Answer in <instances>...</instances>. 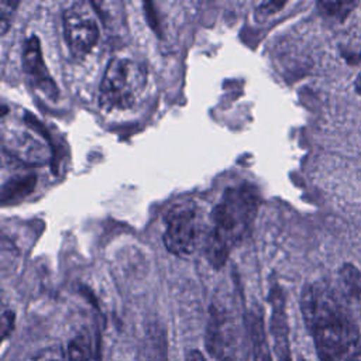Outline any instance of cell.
<instances>
[{"label":"cell","mask_w":361,"mask_h":361,"mask_svg":"<svg viewBox=\"0 0 361 361\" xmlns=\"http://www.w3.org/2000/svg\"><path fill=\"white\" fill-rule=\"evenodd\" d=\"M65 39L73 55L89 54L99 41L100 28L92 6L86 1H76L65 8L62 14Z\"/></svg>","instance_id":"cell-5"},{"label":"cell","mask_w":361,"mask_h":361,"mask_svg":"<svg viewBox=\"0 0 361 361\" xmlns=\"http://www.w3.org/2000/svg\"><path fill=\"white\" fill-rule=\"evenodd\" d=\"M92 360V338L90 334L83 330L78 333L63 351L62 361H90Z\"/></svg>","instance_id":"cell-10"},{"label":"cell","mask_w":361,"mask_h":361,"mask_svg":"<svg viewBox=\"0 0 361 361\" xmlns=\"http://www.w3.org/2000/svg\"><path fill=\"white\" fill-rule=\"evenodd\" d=\"M23 65L25 75L39 92L49 99H55L58 96V87L44 63L39 41L35 35L28 37L24 42Z\"/></svg>","instance_id":"cell-7"},{"label":"cell","mask_w":361,"mask_h":361,"mask_svg":"<svg viewBox=\"0 0 361 361\" xmlns=\"http://www.w3.org/2000/svg\"><path fill=\"white\" fill-rule=\"evenodd\" d=\"M148 83V69L133 56L118 55L109 61L99 90V104L104 110H126L142 96Z\"/></svg>","instance_id":"cell-3"},{"label":"cell","mask_w":361,"mask_h":361,"mask_svg":"<svg viewBox=\"0 0 361 361\" xmlns=\"http://www.w3.org/2000/svg\"><path fill=\"white\" fill-rule=\"evenodd\" d=\"M18 1H7V0L1 1V34H6L11 21V14L14 13Z\"/></svg>","instance_id":"cell-17"},{"label":"cell","mask_w":361,"mask_h":361,"mask_svg":"<svg viewBox=\"0 0 361 361\" xmlns=\"http://www.w3.org/2000/svg\"><path fill=\"white\" fill-rule=\"evenodd\" d=\"M355 89H357V92L361 94V72H360V75H358L357 79H355Z\"/></svg>","instance_id":"cell-20"},{"label":"cell","mask_w":361,"mask_h":361,"mask_svg":"<svg viewBox=\"0 0 361 361\" xmlns=\"http://www.w3.org/2000/svg\"><path fill=\"white\" fill-rule=\"evenodd\" d=\"M203 235V214L193 203L172 207L165 217L164 244L176 257L192 255Z\"/></svg>","instance_id":"cell-4"},{"label":"cell","mask_w":361,"mask_h":361,"mask_svg":"<svg viewBox=\"0 0 361 361\" xmlns=\"http://www.w3.org/2000/svg\"><path fill=\"white\" fill-rule=\"evenodd\" d=\"M35 186V176H20L10 179L4 186H3V196L1 200L3 203H7L8 200H18L28 195Z\"/></svg>","instance_id":"cell-12"},{"label":"cell","mask_w":361,"mask_h":361,"mask_svg":"<svg viewBox=\"0 0 361 361\" xmlns=\"http://www.w3.org/2000/svg\"><path fill=\"white\" fill-rule=\"evenodd\" d=\"M258 206V190L252 185L241 183L223 193L213 213V228L206 238L207 257L213 265H221L230 248L250 234Z\"/></svg>","instance_id":"cell-2"},{"label":"cell","mask_w":361,"mask_h":361,"mask_svg":"<svg viewBox=\"0 0 361 361\" xmlns=\"http://www.w3.org/2000/svg\"><path fill=\"white\" fill-rule=\"evenodd\" d=\"M145 361H168L165 341L159 343V337H158V340L148 344L145 350Z\"/></svg>","instance_id":"cell-15"},{"label":"cell","mask_w":361,"mask_h":361,"mask_svg":"<svg viewBox=\"0 0 361 361\" xmlns=\"http://www.w3.org/2000/svg\"><path fill=\"white\" fill-rule=\"evenodd\" d=\"M206 343L209 351L220 361H234L235 330L224 310H220L217 307L212 309Z\"/></svg>","instance_id":"cell-6"},{"label":"cell","mask_w":361,"mask_h":361,"mask_svg":"<svg viewBox=\"0 0 361 361\" xmlns=\"http://www.w3.org/2000/svg\"><path fill=\"white\" fill-rule=\"evenodd\" d=\"M300 309L320 361H361L358 326L327 283L306 285Z\"/></svg>","instance_id":"cell-1"},{"label":"cell","mask_w":361,"mask_h":361,"mask_svg":"<svg viewBox=\"0 0 361 361\" xmlns=\"http://www.w3.org/2000/svg\"><path fill=\"white\" fill-rule=\"evenodd\" d=\"M340 278L348 298L361 312V271L351 264H345L340 269Z\"/></svg>","instance_id":"cell-11"},{"label":"cell","mask_w":361,"mask_h":361,"mask_svg":"<svg viewBox=\"0 0 361 361\" xmlns=\"http://www.w3.org/2000/svg\"><path fill=\"white\" fill-rule=\"evenodd\" d=\"M13 320H14V314L13 312H4L3 313V336L6 337L10 330L13 329Z\"/></svg>","instance_id":"cell-18"},{"label":"cell","mask_w":361,"mask_h":361,"mask_svg":"<svg viewBox=\"0 0 361 361\" xmlns=\"http://www.w3.org/2000/svg\"><path fill=\"white\" fill-rule=\"evenodd\" d=\"M299 361H306V360H303V358H299Z\"/></svg>","instance_id":"cell-21"},{"label":"cell","mask_w":361,"mask_h":361,"mask_svg":"<svg viewBox=\"0 0 361 361\" xmlns=\"http://www.w3.org/2000/svg\"><path fill=\"white\" fill-rule=\"evenodd\" d=\"M13 145V151L18 154L21 158L30 157L31 159L37 161L42 157V148L39 142L28 134H14L13 141H10V147Z\"/></svg>","instance_id":"cell-13"},{"label":"cell","mask_w":361,"mask_h":361,"mask_svg":"<svg viewBox=\"0 0 361 361\" xmlns=\"http://www.w3.org/2000/svg\"><path fill=\"white\" fill-rule=\"evenodd\" d=\"M317 6L324 16L336 20H344L353 11L357 3L355 1H320L317 3Z\"/></svg>","instance_id":"cell-14"},{"label":"cell","mask_w":361,"mask_h":361,"mask_svg":"<svg viewBox=\"0 0 361 361\" xmlns=\"http://www.w3.org/2000/svg\"><path fill=\"white\" fill-rule=\"evenodd\" d=\"M271 300H272L271 334L274 341V354L276 357V361H292L285 300L279 289H274Z\"/></svg>","instance_id":"cell-8"},{"label":"cell","mask_w":361,"mask_h":361,"mask_svg":"<svg viewBox=\"0 0 361 361\" xmlns=\"http://www.w3.org/2000/svg\"><path fill=\"white\" fill-rule=\"evenodd\" d=\"M63 351L61 347H49L42 350L41 353L35 354L31 361H62L63 360Z\"/></svg>","instance_id":"cell-16"},{"label":"cell","mask_w":361,"mask_h":361,"mask_svg":"<svg viewBox=\"0 0 361 361\" xmlns=\"http://www.w3.org/2000/svg\"><path fill=\"white\" fill-rule=\"evenodd\" d=\"M248 330L252 343V361H272L261 317L251 316L248 320Z\"/></svg>","instance_id":"cell-9"},{"label":"cell","mask_w":361,"mask_h":361,"mask_svg":"<svg viewBox=\"0 0 361 361\" xmlns=\"http://www.w3.org/2000/svg\"><path fill=\"white\" fill-rule=\"evenodd\" d=\"M186 361H207V360L204 358V355H203L200 351H197V350H192V351H189V353H188V355H186Z\"/></svg>","instance_id":"cell-19"}]
</instances>
